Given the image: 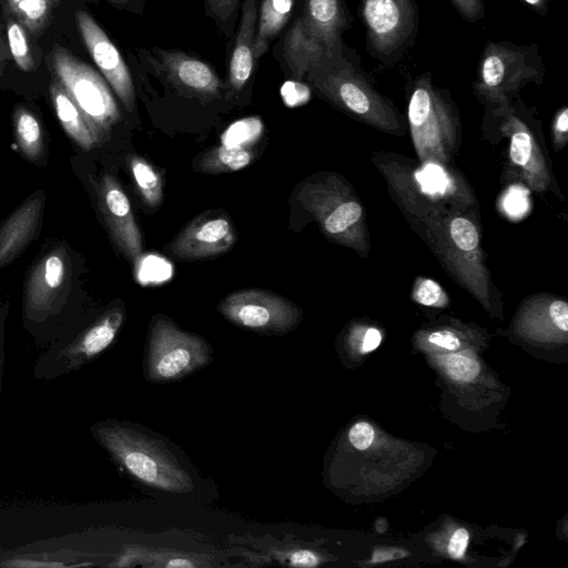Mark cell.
Listing matches in <instances>:
<instances>
[{"label":"cell","instance_id":"obj_1","mask_svg":"<svg viewBox=\"0 0 568 568\" xmlns=\"http://www.w3.org/2000/svg\"><path fill=\"white\" fill-rule=\"evenodd\" d=\"M95 442L140 484L168 494L184 495L194 487V478L178 456L152 434L136 425L104 419L90 428Z\"/></svg>","mask_w":568,"mask_h":568},{"label":"cell","instance_id":"obj_2","mask_svg":"<svg viewBox=\"0 0 568 568\" xmlns=\"http://www.w3.org/2000/svg\"><path fill=\"white\" fill-rule=\"evenodd\" d=\"M306 80L335 108L387 132H399L404 119L392 100L377 91L357 52L345 43L339 53H324L311 65Z\"/></svg>","mask_w":568,"mask_h":568},{"label":"cell","instance_id":"obj_3","mask_svg":"<svg viewBox=\"0 0 568 568\" xmlns=\"http://www.w3.org/2000/svg\"><path fill=\"white\" fill-rule=\"evenodd\" d=\"M407 119L416 152L423 162L445 164L459 130L457 108L446 89L423 72L406 84Z\"/></svg>","mask_w":568,"mask_h":568},{"label":"cell","instance_id":"obj_4","mask_svg":"<svg viewBox=\"0 0 568 568\" xmlns=\"http://www.w3.org/2000/svg\"><path fill=\"white\" fill-rule=\"evenodd\" d=\"M545 64L537 44L487 40L476 68L473 91L486 108L510 104L529 83L541 84Z\"/></svg>","mask_w":568,"mask_h":568},{"label":"cell","instance_id":"obj_5","mask_svg":"<svg viewBox=\"0 0 568 568\" xmlns=\"http://www.w3.org/2000/svg\"><path fill=\"white\" fill-rule=\"evenodd\" d=\"M212 359V346L202 336L183 331L165 315L153 316L143 361L149 382H176L206 367Z\"/></svg>","mask_w":568,"mask_h":568},{"label":"cell","instance_id":"obj_6","mask_svg":"<svg viewBox=\"0 0 568 568\" xmlns=\"http://www.w3.org/2000/svg\"><path fill=\"white\" fill-rule=\"evenodd\" d=\"M124 317V306H113L81 328L62 334L36 359L34 378L57 379L93 362L112 345Z\"/></svg>","mask_w":568,"mask_h":568},{"label":"cell","instance_id":"obj_7","mask_svg":"<svg viewBox=\"0 0 568 568\" xmlns=\"http://www.w3.org/2000/svg\"><path fill=\"white\" fill-rule=\"evenodd\" d=\"M366 50L379 63L400 62L415 44L419 13L415 0H359Z\"/></svg>","mask_w":568,"mask_h":568},{"label":"cell","instance_id":"obj_8","mask_svg":"<svg viewBox=\"0 0 568 568\" xmlns=\"http://www.w3.org/2000/svg\"><path fill=\"white\" fill-rule=\"evenodd\" d=\"M53 77L61 83L103 141L121 120V111L101 73L64 48L51 52Z\"/></svg>","mask_w":568,"mask_h":568},{"label":"cell","instance_id":"obj_9","mask_svg":"<svg viewBox=\"0 0 568 568\" xmlns=\"http://www.w3.org/2000/svg\"><path fill=\"white\" fill-rule=\"evenodd\" d=\"M221 315L233 325L262 335H283L302 320V310L283 295L260 288L240 290L219 304Z\"/></svg>","mask_w":568,"mask_h":568},{"label":"cell","instance_id":"obj_10","mask_svg":"<svg viewBox=\"0 0 568 568\" xmlns=\"http://www.w3.org/2000/svg\"><path fill=\"white\" fill-rule=\"evenodd\" d=\"M70 280L71 263L62 246L49 251L32 267L24 286L22 313L26 327L33 335L62 311Z\"/></svg>","mask_w":568,"mask_h":568},{"label":"cell","instance_id":"obj_11","mask_svg":"<svg viewBox=\"0 0 568 568\" xmlns=\"http://www.w3.org/2000/svg\"><path fill=\"white\" fill-rule=\"evenodd\" d=\"M297 200L318 222L324 234L341 243L353 241L363 207L343 197L342 185L334 179L304 182Z\"/></svg>","mask_w":568,"mask_h":568},{"label":"cell","instance_id":"obj_12","mask_svg":"<svg viewBox=\"0 0 568 568\" xmlns=\"http://www.w3.org/2000/svg\"><path fill=\"white\" fill-rule=\"evenodd\" d=\"M434 227L437 251L447 267L478 295L486 293L485 268L479 251V233L471 220L465 216L439 220Z\"/></svg>","mask_w":568,"mask_h":568},{"label":"cell","instance_id":"obj_13","mask_svg":"<svg viewBox=\"0 0 568 568\" xmlns=\"http://www.w3.org/2000/svg\"><path fill=\"white\" fill-rule=\"evenodd\" d=\"M75 22L84 45L101 75L119 98L125 111L132 112L135 106L134 85L120 51L87 11L78 10Z\"/></svg>","mask_w":568,"mask_h":568},{"label":"cell","instance_id":"obj_14","mask_svg":"<svg viewBox=\"0 0 568 568\" xmlns=\"http://www.w3.org/2000/svg\"><path fill=\"white\" fill-rule=\"evenodd\" d=\"M236 242V231L225 214L204 213L190 222L166 246L174 257L187 261L215 257Z\"/></svg>","mask_w":568,"mask_h":568},{"label":"cell","instance_id":"obj_15","mask_svg":"<svg viewBox=\"0 0 568 568\" xmlns=\"http://www.w3.org/2000/svg\"><path fill=\"white\" fill-rule=\"evenodd\" d=\"M99 207L118 250L133 265L143 254L142 236L132 207L119 181L104 174L98 187Z\"/></svg>","mask_w":568,"mask_h":568},{"label":"cell","instance_id":"obj_16","mask_svg":"<svg viewBox=\"0 0 568 568\" xmlns=\"http://www.w3.org/2000/svg\"><path fill=\"white\" fill-rule=\"evenodd\" d=\"M153 52L166 80L182 92L206 100L220 94L223 82L209 63L180 50L155 48Z\"/></svg>","mask_w":568,"mask_h":568},{"label":"cell","instance_id":"obj_17","mask_svg":"<svg viewBox=\"0 0 568 568\" xmlns=\"http://www.w3.org/2000/svg\"><path fill=\"white\" fill-rule=\"evenodd\" d=\"M300 16L307 31L322 42L326 53L342 51L343 33L353 22L346 0H303Z\"/></svg>","mask_w":568,"mask_h":568},{"label":"cell","instance_id":"obj_18","mask_svg":"<svg viewBox=\"0 0 568 568\" xmlns=\"http://www.w3.org/2000/svg\"><path fill=\"white\" fill-rule=\"evenodd\" d=\"M43 203V192L33 193L0 226V268L12 263L37 236Z\"/></svg>","mask_w":568,"mask_h":568},{"label":"cell","instance_id":"obj_19","mask_svg":"<svg viewBox=\"0 0 568 568\" xmlns=\"http://www.w3.org/2000/svg\"><path fill=\"white\" fill-rule=\"evenodd\" d=\"M240 8V23L227 71V84L234 92H240L245 88L254 70L253 45L257 19V0H242Z\"/></svg>","mask_w":568,"mask_h":568},{"label":"cell","instance_id":"obj_20","mask_svg":"<svg viewBox=\"0 0 568 568\" xmlns=\"http://www.w3.org/2000/svg\"><path fill=\"white\" fill-rule=\"evenodd\" d=\"M426 164L412 172L400 173V176L408 180V182L399 179L398 182L393 184L408 185V191H400V195H407L408 199L417 193V200H428L430 203H442L444 200H456L458 203L463 200L462 184L455 180L444 164L435 162H425Z\"/></svg>","mask_w":568,"mask_h":568},{"label":"cell","instance_id":"obj_21","mask_svg":"<svg viewBox=\"0 0 568 568\" xmlns=\"http://www.w3.org/2000/svg\"><path fill=\"white\" fill-rule=\"evenodd\" d=\"M50 97L58 120L78 146L83 151H90L102 142L79 106L54 77L50 83Z\"/></svg>","mask_w":568,"mask_h":568},{"label":"cell","instance_id":"obj_22","mask_svg":"<svg viewBox=\"0 0 568 568\" xmlns=\"http://www.w3.org/2000/svg\"><path fill=\"white\" fill-rule=\"evenodd\" d=\"M282 53L293 79L301 80L326 51L322 42L307 31L298 14L285 34Z\"/></svg>","mask_w":568,"mask_h":568},{"label":"cell","instance_id":"obj_23","mask_svg":"<svg viewBox=\"0 0 568 568\" xmlns=\"http://www.w3.org/2000/svg\"><path fill=\"white\" fill-rule=\"evenodd\" d=\"M295 4L296 0H261L253 45L255 60L265 54L271 42L286 27Z\"/></svg>","mask_w":568,"mask_h":568},{"label":"cell","instance_id":"obj_24","mask_svg":"<svg viewBox=\"0 0 568 568\" xmlns=\"http://www.w3.org/2000/svg\"><path fill=\"white\" fill-rule=\"evenodd\" d=\"M61 0H1L27 29L30 37L38 38L49 27Z\"/></svg>","mask_w":568,"mask_h":568},{"label":"cell","instance_id":"obj_25","mask_svg":"<svg viewBox=\"0 0 568 568\" xmlns=\"http://www.w3.org/2000/svg\"><path fill=\"white\" fill-rule=\"evenodd\" d=\"M253 159L250 149L241 145H221L201 154L194 169L205 174H222L247 166Z\"/></svg>","mask_w":568,"mask_h":568},{"label":"cell","instance_id":"obj_26","mask_svg":"<svg viewBox=\"0 0 568 568\" xmlns=\"http://www.w3.org/2000/svg\"><path fill=\"white\" fill-rule=\"evenodd\" d=\"M16 142L26 159L36 163L44 150L43 130L39 119L27 108L17 106L13 112Z\"/></svg>","mask_w":568,"mask_h":568},{"label":"cell","instance_id":"obj_27","mask_svg":"<svg viewBox=\"0 0 568 568\" xmlns=\"http://www.w3.org/2000/svg\"><path fill=\"white\" fill-rule=\"evenodd\" d=\"M131 174L144 205L156 210L163 200V180L158 170L140 155L128 158Z\"/></svg>","mask_w":568,"mask_h":568},{"label":"cell","instance_id":"obj_28","mask_svg":"<svg viewBox=\"0 0 568 568\" xmlns=\"http://www.w3.org/2000/svg\"><path fill=\"white\" fill-rule=\"evenodd\" d=\"M2 20L10 55L22 71L34 69V58L30 47V34L22 23L4 7H2Z\"/></svg>","mask_w":568,"mask_h":568},{"label":"cell","instance_id":"obj_29","mask_svg":"<svg viewBox=\"0 0 568 568\" xmlns=\"http://www.w3.org/2000/svg\"><path fill=\"white\" fill-rule=\"evenodd\" d=\"M242 0H205L206 14L224 33H231Z\"/></svg>","mask_w":568,"mask_h":568},{"label":"cell","instance_id":"obj_30","mask_svg":"<svg viewBox=\"0 0 568 568\" xmlns=\"http://www.w3.org/2000/svg\"><path fill=\"white\" fill-rule=\"evenodd\" d=\"M445 369L454 381L470 382L479 374L480 366L473 356L456 353L447 357Z\"/></svg>","mask_w":568,"mask_h":568},{"label":"cell","instance_id":"obj_31","mask_svg":"<svg viewBox=\"0 0 568 568\" xmlns=\"http://www.w3.org/2000/svg\"><path fill=\"white\" fill-rule=\"evenodd\" d=\"M413 298L425 306L444 307L447 304L442 286L430 278H422L416 283Z\"/></svg>","mask_w":568,"mask_h":568},{"label":"cell","instance_id":"obj_32","mask_svg":"<svg viewBox=\"0 0 568 568\" xmlns=\"http://www.w3.org/2000/svg\"><path fill=\"white\" fill-rule=\"evenodd\" d=\"M450 2L467 22H476L485 16L484 0H450Z\"/></svg>","mask_w":568,"mask_h":568},{"label":"cell","instance_id":"obj_33","mask_svg":"<svg viewBox=\"0 0 568 568\" xmlns=\"http://www.w3.org/2000/svg\"><path fill=\"white\" fill-rule=\"evenodd\" d=\"M348 439L353 447L365 450L373 444L374 429L368 423L358 422L349 429Z\"/></svg>","mask_w":568,"mask_h":568},{"label":"cell","instance_id":"obj_34","mask_svg":"<svg viewBox=\"0 0 568 568\" xmlns=\"http://www.w3.org/2000/svg\"><path fill=\"white\" fill-rule=\"evenodd\" d=\"M282 560L293 567H316L321 564L318 555L310 549L288 550Z\"/></svg>","mask_w":568,"mask_h":568},{"label":"cell","instance_id":"obj_35","mask_svg":"<svg viewBox=\"0 0 568 568\" xmlns=\"http://www.w3.org/2000/svg\"><path fill=\"white\" fill-rule=\"evenodd\" d=\"M469 541V532L465 528H458L452 535L448 542V554L454 559H462Z\"/></svg>","mask_w":568,"mask_h":568},{"label":"cell","instance_id":"obj_36","mask_svg":"<svg viewBox=\"0 0 568 568\" xmlns=\"http://www.w3.org/2000/svg\"><path fill=\"white\" fill-rule=\"evenodd\" d=\"M428 342L448 351H456L460 346L458 336L447 329L435 331L428 335Z\"/></svg>","mask_w":568,"mask_h":568},{"label":"cell","instance_id":"obj_37","mask_svg":"<svg viewBox=\"0 0 568 568\" xmlns=\"http://www.w3.org/2000/svg\"><path fill=\"white\" fill-rule=\"evenodd\" d=\"M155 559L159 561L158 566L163 567H197L201 566V562L197 560L184 556V555H161L160 557H155Z\"/></svg>","mask_w":568,"mask_h":568},{"label":"cell","instance_id":"obj_38","mask_svg":"<svg viewBox=\"0 0 568 568\" xmlns=\"http://www.w3.org/2000/svg\"><path fill=\"white\" fill-rule=\"evenodd\" d=\"M568 131V109L562 106L558 110L555 122L554 132L557 142L566 141Z\"/></svg>","mask_w":568,"mask_h":568},{"label":"cell","instance_id":"obj_39","mask_svg":"<svg viewBox=\"0 0 568 568\" xmlns=\"http://www.w3.org/2000/svg\"><path fill=\"white\" fill-rule=\"evenodd\" d=\"M8 304L0 307V393L4 372V324L8 315Z\"/></svg>","mask_w":568,"mask_h":568},{"label":"cell","instance_id":"obj_40","mask_svg":"<svg viewBox=\"0 0 568 568\" xmlns=\"http://www.w3.org/2000/svg\"><path fill=\"white\" fill-rule=\"evenodd\" d=\"M382 342V334L377 328L369 327L364 334L361 351L369 353L376 349Z\"/></svg>","mask_w":568,"mask_h":568},{"label":"cell","instance_id":"obj_41","mask_svg":"<svg viewBox=\"0 0 568 568\" xmlns=\"http://www.w3.org/2000/svg\"><path fill=\"white\" fill-rule=\"evenodd\" d=\"M10 57L11 55L8 47L4 23L3 20L0 18V80L3 77Z\"/></svg>","mask_w":568,"mask_h":568},{"label":"cell","instance_id":"obj_42","mask_svg":"<svg viewBox=\"0 0 568 568\" xmlns=\"http://www.w3.org/2000/svg\"><path fill=\"white\" fill-rule=\"evenodd\" d=\"M407 554L403 552L402 549H395V548H382L376 549L374 551V555L371 559V562H384L389 560H395L402 557H405Z\"/></svg>","mask_w":568,"mask_h":568},{"label":"cell","instance_id":"obj_43","mask_svg":"<svg viewBox=\"0 0 568 568\" xmlns=\"http://www.w3.org/2000/svg\"><path fill=\"white\" fill-rule=\"evenodd\" d=\"M113 7L121 10L142 12L144 0H105Z\"/></svg>","mask_w":568,"mask_h":568},{"label":"cell","instance_id":"obj_44","mask_svg":"<svg viewBox=\"0 0 568 568\" xmlns=\"http://www.w3.org/2000/svg\"><path fill=\"white\" fill-rule=\"evenodd\" d=\"M539 16H546L550 0H520Z\"/></svg>","mask_w":568,"mask_h":568}]
</instances>
